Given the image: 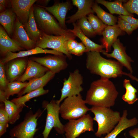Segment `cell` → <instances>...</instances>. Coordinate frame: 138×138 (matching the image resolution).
Instances as JSON below:
<instances>
[{"instance_id": "45", "label": "cell", "mask_w": 138, "mask_h": 138, "mask_svg": "<svg viewBox=\"0 0 138 138\" xmlns=\"http://www.w3.org/2000/svg\"><path fill=\"white\" fill-rule=\"evenodd\" d=\"M0 4L2 5L6 8L9 6L12 7L10 0H0Z\"/></svg>"}, {"instance_id": "27", "label": "cell", "mask_w": 138, "mask_h": 138, "mask_svg": "<svg viewBox=\"0 0 138 138\" xmlns=\"http://www.w3.org/2000/svg\"><path fill=\"white\" fill-rule=\"evenodd\" d=\"M16 16L12 8L6 9L0 14V24L10 37L12 36Z\"/></svg>"}, {"instance_id": "28", "label": "cell", "mask_w": 138, "mask_h": 138, "mask_svg": "<svg viewBox=\"0 0 138 138\" xmlns=\"http://www.w3.org/2000/svg\"><path fill=\"white\" fill-rule=\"evenodd\" d=\"M95 2L105 6L108 9L110 13L120 15H129L134 17L133 14L128 12L123 6L122 2L120 0L113 2H109L104 0H96Z\"/></svg>"}, {"instance_id": "2", "label": "cell", "mask_w": 138, "mask_h": 138, "mask_svg": "<svg viewBox=\"0 0 138 138\" xmlns=\"http://www.w3.org/2000/svg\"><path fill=\"white\" fill-rule=\"evenodd\" d=\"M86 53V67L91 73L99 75L100 78L109 79L125 75L133 80L134 76L130 73L123 72V66L118 61L103 58L99 52Z\"/></svg>"}, {"instance_id": "44", "label": "cell", "mask_w": 138, "mask_h": 138, "mask_svg": "<svg viewBox=\"0 0 138 138\" xmlns=\"http://www.w3.org/2000/svg\"><path fill=\"white\" fill-rule=\"evenodd\" d=\"M50 0H37L36 2L38 5L41 6L45 7L48 4Z\"/></svg>"}, {"instance_id": "26", "label": "cell", "mask_w": 138, "mask_h": 138, "mask_svg": "<svg viewBox=\"0 0 138 138\" xmlns=\"http://www.w3.org/2000/svg\"><path fill=\"white\" fill-rule=\"evenodd\" d=\"M28 84V82H22L17 81L8 83L4 91L0 90V102L4 103L11 96L15 94L18 95Z\"/></svg>"}, {"instance_id": "32", "label": "cell", "mask_w": 138, "mask_h": 138, "mask_svg": "<svg viewBox=\"0 0 138 138\" xmlns=\"http://www.w3.org/2000/svg\"><path fill=\"white\" fill-rule=\"evenodd\" d=\"M123 86L126 91L122 96V99L129 105L133 104L138 100L136 94L137 91V90L132 86L129 79L124 80Z\"/></svg>"}, {"instance_id": "36", "label": "cell", "mask_w": 138, "mask_h": 138, "mask_svg": "<svg viewBox=\"0 0 138 138\" xmlns=\"http://www.w3.org/2000/svg\"><path fill=\"white\" fill-rule=\"evenodd\" d=\"M123 5L129 13H135L138 15V0H130Z\"/></svg>"}, {"instance_id": "23", "label": "cell", "mask_w": 138, "mask_h": 138, "mask_svg": "<svg viewBox=\"0 0 138 138\" xmlns=\"http://www.w3.org/2000/svg\"><path fill=\"white\" fill-rule=\"evenodd\" d=\"M55 74L49 71L42 76L30 80L28 85L19 93L18 97L21 96L25 93L43 88L53 78Z\"/></svg>"}, {"instance_id": "22", "label": "cell", "mask_w": 138, "mask_h": 138, "mask_svg": "<svg viewBox=\"0 0 138 138\" xmlns=\"http://www.w3.org/2000/svg\"><path fill=\"white\" fill-rule=\"evenodd\" d=\"M74 28L73 29H68V32L73 33L75 36L78 37L81 41L86 48V52L90 51H96L102 53L105 51L103 50L105 48L102 44L96 43L90 39L82 32L77 23H73Z\"/></svg>"}, {"instance_id": "14", "label": "cell", "mask_w": 138, "mask_h": 138, "mask_svg": "<svg viewBox=\"0 0 138 138\" xmlns=\"http://www.w3.org/2000/svg\"><path fill=\"white\" fill-rule=\"evenodd\" d=\"M28 60L25 57L17 58L7 63L5 70L8 83L16 80L23 75L26 68Z\"/></svg>"}, {"instance_id": "43", "label": "cell", "mask_w": 138, "mask_h": 138, "mask_svg": "<svg viewBox=\"0 0 138 138\" xmlns=\"http://www.w3.org/2000/svg\"><path fill=\"white\" fill-rule=\"evenodd\" d=\"M129 133L131 136L135 138H138V128L130 130Z\"/></svg>"}, {"instance_id": "13", "label": "cell", "mask_w": 138, "mask_h": 138, "mask_svg": "<svg viewBox=\"0 0 138 138\" xmlns=\"http://www.w3.org/2000/svg\"><path fill=\"white\" fill-rule=\"evenodd\" d=\"M112 46L113 50L111 53H109L105 51L102 54L107 57L113 58L116 59L132 74L133 70L131 63L134 61L126 54L125 47L123 45L119 39H117L113 43Z\"/></svg>"}, {"instance_id": "6", "label": "cell", "mask_w": 138, "mask_h": 138, "mask_svg": "<svg viewBox=\"0 0 138 138\" xmlns=\"http://www.w3.org/2000/svg\"><path fill=\"white\" fill-rule=\"evenodd\" d=\"M42 112L38 109L34 113L31 110L26 114L24 120L11 129L9 132L11 137L16 138H34L37 128V121Z\"/></svg>"}, {"instance_id": "34", "label": "cell", "mask_w": 138, "mask_h": 138, "mask_svg": "<svg viewBox=\"0 0 138 138\" xmlns=\"http://www.w3.org/2000/svg\"><path fill=\"white\" fill-rule=\"evenodd\" d=\"M83 33L88 37H93L96 34L87 18L84 16L78 20L77 23Z\"/></svg>"}, {"instance_id": "20", "label": "cell", "mask_w": 138, "mask_h": 138, "mask_svg": "<svg viewBox=\"0 0 138 138\" xmlns=\"http://www.w3.org/2000/svg\"><path fill=\"white\" fill-rule=\"evenodd\" d=\"M125 32L121 30L117 24L113 26H107L102 32L103 38L101 40L104 46L106 52L111 51V47L119 36H123Z\"/></svg>"}, {"instance_id": "48", "label": "cell", "mask_w": 138, "mask_h": 138, "mask_svg": "<svg viewBox=\"0 0 138 138\" xmlns=\"http://www.w3.org/2000/svg\"><path fill=\"white\" fill-rule=\"evenodd\" d=\"M9 138H13L11 137H9Z\"/></svg>"}, {"instance_id": "19", "label": "cell", "mask_w": 138, "mask_h": 138, "mask_svg": "<svg viewBox=\"0 0 138 138\" xmlns=\"http://www.w3.org/2000/svg\"><path fill=\"white\" fill-rule=\"evenodd\" d=\"M73 4L78 8V10L73 15L68 17L69 19L66 21L67 23L75 22L82 18L90 14H94L92 9V5L95 2L92 0H72Z\"/></svg>"}, {"instance_id": "35", "label": "cell", "mask_w": 138, "mask_h": 138, "mask_svg": "<svg viewBox=\"0 0 138 138\" xmlns=\"http://www.w3.org/2000/svg\"><path fill=\"white\" fill-rule=\"evenodd\" d=\"M5 64L0 61V90L3 91L8 83L6 77Z\"/></svg>"}, {"instance_id": "3", "label": "cell", "mask_w": 138, "mask_h": 138, "mask_svg": "<svg viewBox=\"0 0 138 138\" xmlns=\"http://www.w3.org/2000/svg\"><path fill=\"white\" fill-rule=\"evenodd\" d=\"M90 111L94 114V120L98 123V130L95 134L98 137L110 132L121 117L119 112L114 111L110 108L93 106Z\"/></svg>"}, {"instance_id": "21", "label": "cell", "mask_w": 138, "mask_h": 138, "mask_svg": "<svg viewBox=\"0 0 138 138\" xmlns=\"http://www.w3.org/2000/svg\"><path fill=\"white\" fill-rule=\"evenodd\" d=\"M24 49L11 38L2 26L0 27V53L3 57L9 52H14Z\"/></svg>"}, {"instance_id": "25", "label": "cell", "mask_w": 138, "mask_h": 138, "mask_svg": "<svg viewBox=\"0 0 138 138\" xmlns=\"http://www.w3.org/2000/svg\"><path fill=\"white\" fill-rule=\"evenodd\" d=\"M23 26L30 38L37 43L41 37L42 32L38 28L36 22L33 5L30 9L28 21Z\"/></svg>"}, {"instance_id": "42", "label": "cell", "mask_w": 138, "mask_h": 138, "mask_svg": "<svg viewBox=\"0 0 138 138\" xmlns=\"http://www.w3.org/2000/svg\"><path fill=\"white\" fill-rule=\"evenodd\" d=\"M8 126V123H0V137L6 132L7 128Z\"/></svg>"}, {"instance_id": "12", "label": "cell", "mask_w": 138, "mask_h": 138, "mask_svg": "<svg viewBox=\"0 0 138 138\" xmlns=\"http://www.w3.org/2000/svg\"><path fill=\"white\" fill-rule=\"evenodd\" d=\"M11 37L24 49L28 50L36 47V43L30 38L23 25L16 16Z\"/></svg>"}, {"instance_id": "5", "label": "cell", "mask_w": 138, "mask_h": 138, "mask_svg": "<svg viewBox=\"0 0 138 138\" xmlns=\"http://www.w3.org/2000/svg\"><path fill=\"white\" fill-rule=\"evenodd\" d=\"M86 103L80 94L67 97L60 106V113L65 120L78 119L90 111Z\"/></svg>"}, {"instance_id": "8", "label": "cell", "mask_w": 138, "mask_h": 138, "mask_svg": "<svg viewBox=\"0 0 138 138\" xmlns=\"http://www.w3.org/2000/svg\"><path fill=\"white\" fill-rule=\"evenodd\" d=\"M76 36L72 33L64 35L55 36L49 35L42 32V36L36 43V47L43 49L50 48L65 54L70 60L72 56L67 51L66 44L67 41L71 39H75Z\"/></svg>"}, {"instance_id": "15", "label": "cell", "mask_w": 138, "mask_h": 138, "mask_svg": "<svg viewBox=\"0 0 138 138\" xmlns=\"http://www.w3.org/2000/svg\"><path fill=\"white\" fill-rule=\"evenodd\" d=\"M36 0H10L12 8L23 26L28 22L31 8Z\"/></svg>"}, {"instance_id": "29", "label": "cell", "mask_w": 138, "mask_h": 138, "mask_svg": "<svg viewBox=\"0 0 138 138\" xmlns=\"http://www.w3.org/2000/svg\"><path fill=\"white\" fill-rule=\"evenodd\" d=\"M92 8L94 12L96 13L97 17L104 24L108 26H113L116 24L118 18L105 12L97 3L94 2Z\"/></svg>"}, {"instance_id": "37", "label": "cell", "mask_w": 138, "mask_h": 138, "mask_svg": "<svg viewBox=\"0 0 138 138\" xmlns=\"http://www.w3.org/2000/svg\"><path fill=\"white\" fill-rule=\"evenodd\" d=\"M117 25L122 31L128 35L131 34L134 31L129 24L126 21L118 17Z\"/></svg>"}, {"instance_id": "4", "label": "cell", "mask_w": 138, "mask_h": 138, "mask_svg": "<svg viewBox=\"0 0 138 138\" xmlns=\"http://www.w3.org/2000/svg\"><path fill=\"white\" fill-rule=\"evenodd\" d=\"M34 14L37 26L42 32L49 35H64L71 32L63 29L54 17L44 8L33 5Z\"/></svg>"}, {"instance_id": "41", "label": "cell", "mask_w": 138, "mask_h": 138, "mask_svg": "<svg viewBox=\"0 0 138 138\" xmlns=\"http://www.w3.org/2000/svg\"><path fill=\"white\" fill-rule=\"evenodd\" d=\"M78 43L75 39H71L68 40L66 44V47L69 53L76 47Z\"/></svg>"}, {"instance_id": "33", "label": "cell", "mask_w": 138, "mask_h": 138, "mask_svg": "<svg viewBox=\"0 0 138 138\" xmlns=\"http://www.w3.org/2000/svg\"><path fill=\"white\" fill-rule=\"evenodd\" d=\"M87 17L88 20L96 34L102 35L103 32L108 25L104 24L94 14H90Z\"/></svg>"}, {"instance_id": "11", "label": "cell", "mask_w": 138, "mask_h": 138, "mask_svg": "<svg viewBox=\"0 0 138 138\" xmlns=\"http://www.w3.org/2000/svg\"><path fill=\"white\" fill-rule=\"evenodd\" d=\"M66 57L64 54L62 55H49L41 57H33L30 59L55 74L67 68L68 64L66 61Z\"/></svg>"}, {"instance_id": "7", "label": "cell", "mask_w": 138, "mask_h": 138, "mask_svg": "<svg viewBox=\"0 0 138 138\" xmlns=\"http://www.w3.org/2000/svg\"><path fill=\"white\" fill-rule=\"evenodd\" d=\"M43 107L47 111V115L45 126L42 133L43 138H48L53 128L57 132L62 134L64 132V125L61 122L59 118L60 104L56 100H52L49 102L44 100L42 103Z\"/></svg>"}, {"instance_id": "18", "label": "cell", "mask_w": 138, "mask_h": 138, "mask_svg": "<svg viewBox=\"0 0 138 138\" xmlns=\"http://www.w3.org/2000/svg\"><path fill=\"white\" fill-rule=\"evenodd\" d=\"M49 71L46 67L30 58L25 72L16 81L24 82L27 80L41 77Z\"/></svg>"}, {"instance_id": "30", "label": "cell", "mask_w": 138, "mask_h": 138, "mask_svg": "<svg viewBox=\"0 0 138 138\" xmlns=\"http://www.w3.org/2000/svg\"><path fill=\"white\" fill-rule=\"evenodd\" d=\"M4 103L8 116L9 123L13 124L19 118L20 113L24 107L18 106L7 99L5 101Z\"/></svg>"}, {"instance_id": "40", "label": "cell", "mask_w": 138, "mask_h": 138, "mask_svg": "<svg viewBox=\"0 0 138 138\" xmlns=\"http://www.w3.org/2000/svg\"><path fill=\"white\" fill-rule=\"evenodd\" d=\"M86 48L82 42L78 43L76 47L69 52L71 54L77 56L82 55L84 52H86Z\"/></svg>"}, {"instance_id": "31", "label": "cell", "mask_w": 138, "mask_h": 138, "mask_svg": "<svg viewBox=\"0 0 138 138\" xmlns=\"http://www.w3.org/2000/svg\"><path fill=\"white\" fill-rule=\"evenodd\" d=\"M49 91L48 90L41 88L28 93L23 96L13 99L11 101L18 106L24 107L26 106V103L31 99L46 94Z\"/></svg>"}, {"instance_id": "17", "label": "cell", "mask_w": 138, "mask_h": 138, "mask_svg": "<svg viewBox=\"0 0 138 138\" xmlns=\"http://www.w3.org/2000/svg\"><path fill=\"white\" fill-rule=\"evenodd\" d=\"M40 53H49L55 55H63L62 53L54 50L44 49L38 47L26 51H22L17 53L9 52L1 59L0 61L5 64L14 59L26 57L32 55Z\"/></svg>"}, {"instance_id": "1", "label": "cell", "mask_w": 138, "mask_h": 138, "mask_svg": "<svg viewBox=\"0 0 138 138\" xmlns=\"http://www.w3.org/2000/svg\"><path fill=\"white\" fill-rule=\"evenodd\" d=\"M118 94L109 79L100 78L91 83L85 101L93 106L110 108L114 105Z\"/></svg>"}, {"instance_id": "39", "label": "cell", "mask_w": 138, "mask_h": 138, "mask_svg": "<svg viewBox=\"0 0 138 138\" xmlns=\"http://www.w3.org/2000/svg\"><path fill=\"white\" fill-rule=\"evenodd\" d=\"M8 116L4 103L0 104V123H8Z\"/></svg>"}, {"instance_id": "9", "label": "cell", "mask_w": 138, "mask_h": 138, "mask_svg": "<svg viewBox=\"0 0 138 138\" xmlns=\"http://www.w3.org/2000/svg\"><path fill=\"white\" fill-rule=\"evenodd\" d=\"M93 121L89 114L77 119L69 120L64 125L66 138H76L86 131H94Z\"/></svg>"}, {"instance_id": "16", "label": "cell", "mask_w": 138, "mask_h": 138, "mask_svg": "<svg viewBox=\"0 0 138 138\" xmlns=\"http://www.w3.org/2000/svg\"><path fill=\"white\" fill-rule=\"evenodd\" d=\"M50 13L58 21L61 27L64 29L67 30L65 24L66 16L68 10L72 7L71 2H56L50 7H41Z\"/></svg>"}, {"instance_id": "10", "label": "cell", "mask_w": 138, "mask_h": 138, "mask_svg": "<svg viewBox=\"0 0 138 138\" xmlns=\"http://www.w3.org/2000/svg\"><path fill=\"white\" fill-rule=\"evenodd\" d=\"M63 86L61 89V96L56 102L60 104L67 97L80 94L83 88L81 86L83 83V77L78 69L75 70L73 72L70 73L67 79H65Z\"/></svg>"}, {"instance_id": "46", "label": "cell", "mask_w": 138, "mask_h": 138, "mask_svg": "<svg viewBox=\"0 0 138 138\" xmlns=\"http://www.w3.org/2000/svg\"><path fill=\"white\" fill-rule=\"evenodd\" d=\"M6 7L0 4V13H1L6 9Z\"/></svg>"}, {"instance_id": "38", "label": "cell", "mask_w": 138, "mask_h": 138, "mask_svg": "<svg viewBox=\"0 0 138 138\" xmlns=\"http://www.w3.org/2000/svg\"><path fill=\"white\" fill-rule=\"evenodd\" d=\"M118 17L128 22L133 30H136L138 28V19L129 15H120Z\"/></svg>"}, {"instance_id": "47", "label": "cell", "mask_w": 138, "mask_h": 138, "mask_svg": "<svg viewBox=\"0 0 138 138\" xmlns=\"http://www.w3.org/2000/svg\"><path fill=\"white\" fill-rule=\"evenodd\" d=\"M137 42H138V35L137 36Z\"/></svg>"}, {"instance_id": "24", "label": "cell", "mask_w": 138, "mask_h": 138, "mask_svg": "<svg viewBox=\"0 0 138 138\" xmlns=\"http://www.w3.org/2000/svg\"><path fill=\"white\" fill-rule=\"evenodd\" d=\"M127 110H124L117 125L105 137L102 138H116L117 135L124 130L136 125L138 122L137 118H134L128 119L127 118Z\"/></svg>"}]
</instances>
